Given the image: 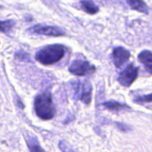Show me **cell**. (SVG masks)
<instances>
[{"label": "cell", "instance_id": "6da1fadb", "mask_svg": "<svg viewBox=\"0 0 152 152\" xmlns=\"http://www.w3.org/2000/svg\"><path fill=\"white\" fill-rule=\"evenodd\" d=\"M66 53V48L62 45H50L40 49L36 53V59L42 65H53L60 61Z\"/></svg>", "mask_w": 152, "mask_h": 152}, {"label": "cell", "instance_id": "7a4b0ae2", "mask_svg": "<svg viewBox=\"0 0 152 152\" xmlns=\"http://www.w3.org/2000/svg\"><path fill=\"white\" fill-rule=\"evenodd\" d=\"M34 109L37 115L43 120H51L55 114L52 96L49 92L37 95L34 100Z\"/></svg>", "mask_w": 152, "mask_h": 152}, {"label": "cell", "instance_id": "3957f363", "mask_svg": "<svg viewBox=\"0 0 152 152\" xmlns=\"http://www.w3.org/2000/svg\"><path fill=\"white\" fill-rule=\"evenodd\" d=\"M72 87L74 91L75 97L81 100L83 103L88 105L91 101L92 86L89 81L80 82L79 80L72 83Z\"/></svg>", "mask_w": 152, "mask_h": 152}, {"label": "cell", "instance_id": "277c9868", "mask_svg": "<svg viewBox=\"0 0 152 152\" xmlns=\"http://www.w3.org/2000/svg\"><path fill=\"white\" fill-rule=\"evenodd\" d=\"M68 70L74 75L84 77L93 74L95 71V67L86 60L76 59L71 63Z\"/></svg>", "mask_w": 152, "mask_h": 152}, {"label": "cell", "instance_id": "5b68a950", "mask_svg": "<svg viewBox=\"0 0 152 152\" xmlns=\"http://www.w3.org/2000/svg\"><path fill=\"white\" fill-rule=\"evenodd\" d=\"M138 68L133 64H130L122 71L118 77V81L121 86L125 87L130 86L136 80L138 76Z\"/></svg>", "mask_w": 152, "mask_h": 152}, {"label": "cell", "instance_id": "8992f818", "mask_svg": "<svg viewBox=\"0 0 152 152\" xmlns=\"http://www.w3.org/2000/svg\"><path fill=\"white\" fill-rule=\"evenodd\" d=\"M30 31L33 33L42 35L52 36V37H61L65 35V33L63 30L57 27L48 26V25H37L31 28Z\"/></svg>", "mask_w": 152, "mask_h": 152}, {"label": "cell", "instance_id": "52a82bcc", "mask_svg": "<svg viewBox=\"0 0 152 152\" xmlns=\"http://www.w3.org/2000/svg\"><path fill=\"white\" fill-rule=\"evenodd\" d=\"M130 52L123 47H117L113 50V60L117 68H120L130 58Z\"/></svg>", "mask_w": 152, "mask_h": 152}, {"label": "cell", "instance_id": "ba28073f", "mask_svg": "<svg viewBox=\"0 0 152 152\" xmlns=\"http://www.w3.org/2000/svg\"><path fill=\"white\" fill-rule=\"evenodd\" d=\"M25 139L30 152H46L39 145L38 140L35 136L30 135L29 134L27 133L25 135Z\"/></svg>", "mask_w": 152, "mask_h": 152}, {"label": "cell", "instance_id": "9c48e42d", "mask_svg": "<svg viewBox=\"0 0 152 152\" xmlns=\"http://www.w3.org/2000/svg\"><path fill=\"white\" fill-rule=\"evenodd\" d=\"M138 59L144 65L148 74L152 73V56L150 50H143L138 55Z\"/></svg>", "mask_w": 152, "mask_h": 152}, {"label": "cell", "instance_id": "30bf717a", "mask_svg": "<svg viewBox=\"0 0 152 152\" xmlns=\"http://www.w3.org/2000/svg\"><path fill=\"white\" fill-rule=\"evenodd\" d=\"M128 4L133 10H137L141 13L148 14L149 9L147 4L142 0H126Z\"/></svg>", "mask_w": 152, "mask_h": 152}, {"label": "cell", "instance_id": "8fae6325", "mask_svg": "<svg viewBox=\"0 0 152 152\" xmlns=\"http://www.w3.org/2000/svg\"><path fill=\"white\" fill-rule=\"evenodd\" d=\"M81 7L88 14H95L99 11V7L94 4L92 0H83L81 1Z\"/></svg>", "mask_w": 152, "mask_h": 152}, {"label": "cell", "instance_id": "7c38bea8", "mask_svg": "<svg viewBox=\"0 0 152 152\" xmlns=\"http://www.w3.org/2000/svg\"><path fill=\"white\" fill-rule=\"evenodd\" d=\"M102 105L106 109L112 111H121L125 109H129V107H128L125 104L120 103V102H115V101H109V102H105Z\"/></svg>", "mask_w": 152, "mask_h": 152}, {"label": "cell", "instance_id": "4fadbf2b", "mask_svg": "<svg viewBox=\"0 0 152 152\" xmlns=\"http://www.w3.org/2000/svg\"><path fill=\"white\" fill-rule=\"evenodd\" d=\"M15 25V22L13 20L0 21V32L8 34L13 30Z\"/></svg>", "mask_w": 152, "mask_h": 152}, {"label": "cell", "instance_id": "5bb4252c", "mask_svg": "<svg viewBox=\"0 0 152 152\" xmlns=\"http://www.w3.org/2000/svg\"><path fill=\"white\" fill-rule=\"evenodd\" d=\"M16 59H19L21 61H25V62H31V57H30L29 53L23 50H19L16 52L15 54Z\"/></svg>", "mask_w": 152, "mask_h": 152}, {"label": "cell", "instance_id": "9a60e30c", "mask_svg": "<svg viewBox=\"0 0 152 152\" xmlns=\"http://www.w3.org/2000/svg\"><path fill=\"white\" fill-rule=\"evenodd\" d=\"M134 101L137 104L150 103L151 102V94H149L148 95H144L142 96H138Z\"/></svg>", "mask_w": 152, "mask_h": 152}, {"label": "cell", "instance_id": "2e32d148", "mask_svg": "<svg viewBox=\"0 0 152 152\" xmlns=\"http://www.w3.org/2000/svg\"><path fill=\"white\" fill-rule=\"evenodd\" d=\"M59 148L62 152H75L74 149L71 148V145H68V142L65 140H60L59 142Z\"/></svg>", "mask_w": 152, "mask_h": 152}, {"label": "cell", "instance_id": "e0dca14e", "mask_svg": "<svg viewBox=\"0 0 152 152\" xmlns=\"http://www.w3.org/2000/svg\"><path fill=\"white\" fill-rule=\"evenodd\" d=\"M116 126H117V128L119 130H120L123 132H128L131 129L130 127L129 126H127L126 124H125V123H116Z\"/></svg>", "mask_w": 152, "mask_h": 152}, {"label": "cell", "instance_id": "ac0fdd59", "mask_svg": "<svg viewBox=\"0 0 152 152\" xmlns=\"http://www.w3.org/2000/svg\"><path fill=\"white\" fill-rule=\"evenodd\" d=\"M0 8H1V6H0Z\"/></svg>", "mask_w": 152, "mask_h": 152}]
</instances>
